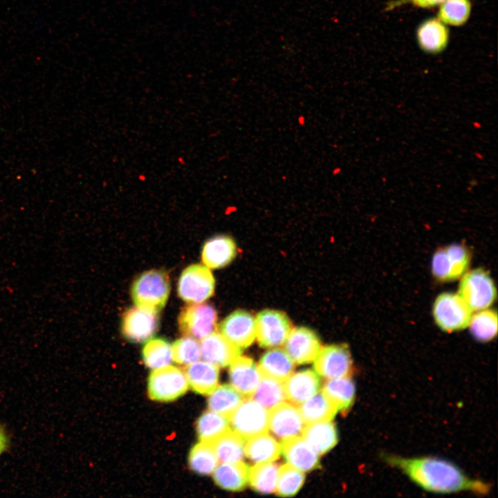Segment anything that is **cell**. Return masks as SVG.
Segmentation results:
<instances>
[{"instance_id": "cell-1", "label": "cell", "mask_w": 498, "mask_h": 498, "mask_svg": "<svg viewBox=\"0 0 498 498\" xmlns=\"http://www.w3.org/2000/svg\"><path fill=\"white\" fill-rule=\"evenodd\" d=\"M384 459L429 492L445 494L468 491L486 495L490 489L488 483L469 477L457 465L443 459L386 455Z\"/></svg>"}, {"instance_id": "cell-2", "label": "cell", "mask_w": 498, "mask_h": 498, "mask_svg": "<svg viewBox=\"0 0 498 498\" xmlns=\"http://www.w3.org/2000/svg\"><path fill=\"white\" fill-rule=\"evenodd\" d=\"M169 292V276L157 270L142 273L131 287V296L136 306L155 313L165 306Z\"/></svg>"}, {"instance_id": "cell-3", "label": "cell", "mask_w": 498, "mask_h": 498, "mask_svg": "<svg viewBox=\"0 0 498 498\" xmlns=\"http://www.w3.org/2000/svg\"><path fill=\"white\" fill-rule=\"evenodd\" d=\"M458 294L472 311H478L493 304L497 290L489 273L483 268H477L461 277Z\"/></svg>"}, {"instance_id": "cell-4", "label": "cell", "mask_w": 498, "mask_h": 498, "mask_svg": "<svg viewBox=\"0 0 498 498\" xmlns=\"http://www.w3.org/2000/svg\"><path fill=\"white\" fill-rule=\"evenodd\" d=\"M472 312L459 295L453 293L438 295L432 307L436 324L445 332L456 331L468 326Z\"/></svg>"}, {"instance_id": "cell-5", "label": "cell", "mask_w": 498, "mask_h": 498, "mask_svg": "<svg viewBox=\"0 0 498 498\" xmlns=\"http://www.w3.org/2000/svg\"><path fill=\"white\" fill-rule=\"evenodd\" d=\"M189 388L185 373L167 365L154 369L148 379V394L151 400L171 402L184 395Z\"/></svg>"}, {"instance_id": "cell-6", "label": "cell", "mask_w": 498, "mask_h": 498, "mask_svg": "<svg viewBox=\"0 0 498 498\" xmlns=\"http://www.w3.org/2000/svg\"><path fill=\"white\" fill-rule=\"evenodd\" d=\"M269 412L252 398L243 400L228 416L233 432L243 439L267 433Z\"/></svg>"}, {"instance_id": "cell-7", "label": "cell", "mask_w": 498, "mask_h": 498, "mask_svg": "<svg viewBox=\"0 0 498 498\" xmlns=\"http://www.w3.org/2000/svg\"><path fill=\"white\" fill-rule=\"evenodd\" d=\"M215 279L207 266L194 264L187 267L178 282V295L185 302L201 303L214 293Z\"/></svg>"}, {"instance_id": "cell-8", "label": "cell", "mask_w": 498, "mask_h": 498, "mask_svg": "<svg viewBox=\"0 0 498 498\" xmlns=\"http://www.w3.org/2000/svg\"><path fill=\"white\" fill-rule=\"evenodd\" d=\"M470 263V253L463 245L452 244L437 250L432 257V273L441 282L461 277Z\"/></svg>"}, {"instance_id": "cell-9", "label": "cell", "mask_w": 498, "mask_h": 498, "mask_svg": "<svg viewBox=\"0 0 498 498\" xmlns=\"http://www.w3.org/2000/svg\"><path fill=\"white\" fill-rule=\"evenodd\" d=\"M217 314L208 304H191L181 311L178 323L181 333L196 340H202L215 331Z\"/></svg>"}, {"instance_id": "cell-10", "label": "cell", "mask_w": 498, "mask_h": 498, "mask_svg": "<svg viewBox=\"0 0 498 498\" xmlns=\"http://www.w3.org/2000/svg\"><path fill=\"white\" fill-rule=\"evenodd\" d=\"M256 338L260 347L272 348L282 345L290 331L291 323L287 315L277 310L266 309L255 319Z\"/></svg>"}, {"instance_id": "cell-11", "label": "cell", "mask_w": 498, "mask_h": 498, "mask_svg": "<svg viewBox=\"0 0 498 498\" xmlns=\"http://www.w3.org/2000/svg\"><path fill=\"white\" fill-rule=\"evenodd\" d=\"M313 361L316 372L328 379L349 376L352 371V358L346 344H334L321 349Z\"/></svg>"}, {"instance_id": "cell-12", "label": "cell", "mask_w": 498, "mask_h": 498, "mask_svg": "<svg viewBox=\"0 0 498 498\" xmlns=\"http://www.w3.org/2000/svg\"><path fill=\"white\" fill-rule=\"evenodd\" d=\"M306 426L299 409L293 404L282 403L268 414V430L281 441L301 436Z\"/></svg>"}, {"instance_id": "cell-13", "label": "cell", "mask_w": 498, "mask_h": 498, "mask_svg": "<svg viewBox=\"0 0 498 498\" xmlns=\"http://www.w3.org/2000/svg\"><path fill=\"white\" fill-rule=\"evenodd\" d=\"M158 327L157 313L140 308H130L122 319V333L129 341L135 343L149 340Z\"/></svg>"}, {"instance_id": "cell-14", "label": "cell", "mask_w": 498, "mask_h": 498, "mask_svg": "<svg viewBox=\"0 0 498 498\" xmlns=\"http://www.w3.org/2000/svg\"><path fill=\"white\" fill-rule=\"evenodd\" d=\"M284 344L285 351L297 364L313 362L322 349L316 333L304 326L291 329Z\"/></svg>"}, {"instance_id": "cell-15", "label": "cell", "mask_w": 498, "mask_h": 498, "mask_svg": "<svg viewBox=\"0 0 498 498\" xmlns=\"http://www.w3.org/2000/svg\"><path fill=\"white\" fill-rule=\"evenodd\" d=\"M219 329L226 339L240 349L249 347L256 338L255 319L243 310L230 313L220 324Z\"/></svg>"}, {"instance_id": "cell-16", "label": "cell", "mask_w": 498, "mask_h": 498, "mask_svg": "<svg viewBox=\"0 0 498 498\" xmlns=\"http://www.w3.org/2000/svg\"><path fill=\"white\" fill-rule=\"evenodd\" d=\"M230 365L231 385L243 396L251 397L263 377L259 367L251 358L240 356Z\"/></svg>"}, {"instance_id": "cell-17", "label": "cell", "mask_w": 498, "mask_h": 498, "mask_svg": "<svg viewBox=\"0 0 498 498\" xmlns=\"http://www.w3.org/2000/svg\"><path fill=\"white\" fill-rule=\"evenodd\" d=\"M200 347L203 359L220 367L230 365L241 353V349L217 332H213L203 338Z\"/></svg>"}, {"instance_id": "cell-18", "label": "cell", "mask_w": 498, "mask_h": 498, "mask_svg": "<svg viewBox=\"0 0 498 498\" xmlns=\"http://www.w3.org/2000/svg\"><path fill=\"white\" fill-rule=\"evenodd\" d=\"M286 398L294 405H301L317 394L321 380L317 372L306 369L291 374L284 384Z\"/></svg>"}, {"instance_id": "cell-19", "label": "cell", "mask_w": 498, "mask_h": 498, "mask_svg": "<svg viewBox=\"0 0 498 498\" xmlns=\"http://www.w3.org/2000/svg\"><path fill=\"white\" fill-rule=\"evenodd\" d=\"M281 452L289 465L302 472L320 468V454L302 436L282 441Z\"/></svg>"}, {"instance_id": "cell-20", "label": "cell", "mask_w": 498, "mask_h": 498, "mask_svg": "<svg viewBox=\"0 0 498 498\" xmlns=\"http://www.w3.org/2000/svg\"><path fill=\"white\" fill-rule=\"evenodd\" d=\"M237 255L234 240L227 235H216L208 240L202 249L201 258L208 268H221L228 265Z\"/></svg>"}, {"instance_id": "cell-21", "label": "cell", "mask_w": 498, "mask_h": 498, "mask_svg": "<svg viewBox=\"0 0 498 498\" xmlns=\"http://www.w3.org/2000/svg\"><path fill=\"white\" fill-rule=\"evenodd\" d=\"M184 371L189 387L197 394L209 395L218 386L219 367L208 362L197 360L187 365Z\"/></svg>"}, {"instance_id": "cell-22", "label": "cell", "mask_w": 498, "mask_h": 498, "mask_svg": "<svg viewBox=\"0 0 498 498\" xmlns=\"http://www.w3.org/2000/svg\"><path fill=\"white\" fill-rule=\"evenodd\" d=\"M250 467L242 461L222 463L213 471V479L220 488L229 491H241L249 478Z\"/></svg>"}, {"instance_id": "cell-23", "label": "cell", "mask_w": 498, "mask_h": 498, "mask_svg": "<svg viewBox=\"0 0 498 498\" xmlns=\"http://www.w3.org/2000/svg\"><path fill=\"white\" fill-rule=\"evenodd\" d=\"M302 436L318 454L328 452L338 441L337 428L331 421L308 423Z\"/></svg>"}, {"instance_id": "cell-24", "label": "cell", "mask_w": 498, "mask_h": 498, "mask_svg": "<svg viewBox=\"0 0 498 498\" xmlns=\"http://www.w3.org/2000/svg\"><path fill=\"white\" fill-rule=\"evenodd\" d=\"M449 31L439 19H429L422 23L417 30L420 47L430 53H438L446 47Z\"/></svg>"}, {"instance_id": "cell-25", "label": "cell", "mask_w": 498, "mask_h": 498, "mask_svg": "<svg viewBox=\"0 0 498 498\" xmlns=\"http://www.w3.org/2000/svg\"><path fill=\"white\" fill-rule=\"evenodd\" d=\"M258 367L263 376L284 382L293 374L294 363L285 350L275 348L264 353Z\"/></svg>"}, {"instance_id": "cell-26", "label": "cell", "mask_w": 498, "mask_h": 498, "mask_svg": "<svg viewBox=\"0 0 498 498\" xmlns=\"http://www.w3.org/2000/svg\"><path fill=\"white\" fill-rule=\"evenodd\" d=\"M281 453V444L268 432L247 439L245 445V454L255 464L273 462Z\"/></svg>"}, {"instance_id": "cell-27", "label": "cell", "mask_w": 498, "mask_h": 498, "mask_svg": "<svg viewBox=\"0 0 498 498\" xmlns=\"http://www.w3.org/2000/svg\"><path fill=\"white\" fill-rule=\"evenodd\" d=\"M322 391L342 413L347 412L354 403L356 387L349 376L329 379Z\"/></svg>"}, {"instance_id": "cell-28", "label": "cell", "mask_w": 498, "mask_h": 498, "mask_svg": "<svg viewBox=\"0 0 498 498\" xmlns=\"http://www.w3.org/2000/svg\"><path fill=\"white\" fill-rule=\"evenodd\" d=\"M301 405L299 411L307 424L331 421L338 412L322 391H319Z\"/></svg>"}, {"instance_id": "cell-29", "label": "cell", "mask_w": 498, "mask_h": 498, "mask_svg": "<svg viewBox=\"0 0 498 498\" xmlns=\"http://www.w3.org/2000/svg\"><path fill=\"white\" fill-rule=\"evenodd\" d=\"M210 444L221 463L240 461L244 456V439L232 430H229Z\"/></svg>"}, {"instance_id": "cell-30", "label": "cell", "mask_w": 498, "mask_h": 498, "mask_svg": "<svg viewBox=\"0 0 498 498\" xmlns=\"http://www.w3.org/2000/svg\"><path fill=\"white\" fill-rule=\"evenodd\" d=\"M208 405L210 410L228 417L241 403L243 396L232 385L217 386L209 394Z\"/></svg>"}, {"instance_id": "cell-31", "label": "cell", "mask_w": 498, "mask_h": 498, "mask_svg": "<svg viewBox=\"0 0 498 498\" xmlns=\"http://www.w3.org/2000/svg\"><path fill=\"white\" fill-rule=\"evenodd\" d=\"M230 428L228 417L209 410L204 412L196 422V432L200 441L212 443Z\"/></svg>"}, {"instance_id": "cell-32", "label": "cell", "mask_w": 498, "mask_h": 498, "mask_svg": "<svg viewBox=\"0 0 498 498\" xmlns=\"http://www.w3.org/2000/svg\"><path fill=\"white\" fill-rule=\"evenodd\" d=\"M279 466L272 462L256 463L250 469L248 482L250 487L261 494L272 493L275 490Z\"/></svg>"}, {"instance_id": "cell-33", "label": "cell", "mask_w": 498, "mask_h": 498, "mask_svg": "<svg viewBox=\"0 0 498 498\" xmlns=\"http://www.w3.org/2000/svg\"><path fill=\"white\" fill-rule=\"evenodd\" d=\"M251 397L268 410L284 403L286 398L282 382L266 376H263Z\"/></svg>"}, {"instance_id": "cell-34", "label": "cell", "mask_w": 498, "mask_h": 498, "mask_svg": "<svg viewBox=\"0 0 498 498\" xmlns=\"http://www.w3.org/2000/svg\"><path fill=\"white\" fill-rule=\"evenodd\" d=\"M188 463L191 470L196 473L208 475L213 472L219 460L212 445L200 441L190 450Z\"/></svg>"}, {"instance_id": "cell-35", "label": "cell", "mask_w": 498, "mask_h": 498, "mask_svg": "<svg viewBox=\"0 0 498 498\" xmlns=\"http://www.w3.org/2000/svg\"><path fill=\"white\" fill-rule=\"evenodd\" d=\"M472 336L479 342L492 340L497 333V314L496 311L486 308L472 315L469 323Z\"/></svg>"}, {"instance_id": "cell-36", "label": "cell", "mask_w": 498, "mask_h": 498, "mask_svg": "<svg viewBox=\"0 0 498 498\" xmlns=\"http://www.w3.org/2000/svg\"><path fill=\"white\" fill-rule=\"evenodd\" d=\"M142 354L145 365L152 369L169 365L173 360L172 346L163 338L148 340L142 349Z\"/></svg>"}, {"instance_id": "cell-37", "label": "cell", "mask_w": 498, "mask_h": 498, "mask_svg": "<svg viewBox=\"0 0 498 498\" xmlns=\"http://www.w3.org/2000/svg\"><path fill=\"white\" fill-rule=\"evenodd\" d=\"M304 479L302 470L288 463L280 466L275 488L276 494L280 497L294 496L302 486Z\"/></svg>"}, {"instance_id": "cell-38", "label": "cell", "mask_w": 498, "mask_h": 498, "mask_svg": "<svg viewBox=\"0 0 498 498\" xmlns=\"http://www.w3.org/2000/svg\"><path fill=\"white\" fill-rule=\"evenodd\" d=\"M470 9V0H445L441 4L438 19L443 24L461 26L469 18Z\"/></svg>"}, {"instance_id": "cell-39", "label": "cell", "mask_w": 498, "mask_h": 498, "mask_svg": "<svg viewBox=\"0 0 498 498\" xmlns=\"http://www.w3.org/2000/svg\"><path fill=\"white\" fill-rule=\"evenodd\" d=\"M172 359L179 365H187L201 358V347L198 340L185 337L176 340L172 346Z\"/></svg>"}, {"instance_id": "cell-40", "label": "cell", "mask_w": 498, "mask_h": 498, "mask_svg": "<svg viewBox=\"0 0 498 498\" xmlns=\"http://www.w3.org/2000/svg\"><path fill=\"white\" fill-rule=\"evenodd\" d=\"M9 447V437L5 427L0 423V455Z\"/></svg>"}, {"instance_id": "cell-41", "label": "cell", "mask_w": 498, "mask_h": 498, "mask_svg": "<svg viewBox=\"0 0 498 498\" xmlns=\"http://www.w3.org/2000/svg\"><path fill=\"white\" fill-rule=\"evenodd\" d=\"M414 5L421 8H431L441 5L445 0H409Z\"/></svg>"}]
</instances>
